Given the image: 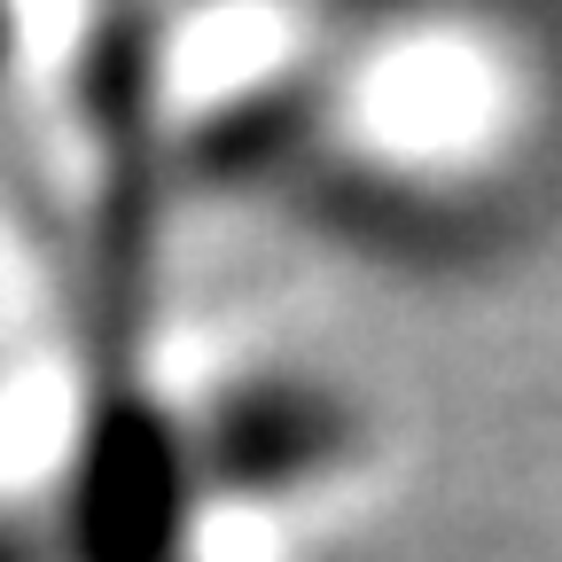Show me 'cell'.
<instances>
[{
	"label": "cell",
	"instance_id": "6da1fadb",
	"mask_svg": "<svg viewBox=\"0 0 562 562\" xmlns=\"http://www.w3.org/2000/svg\"><path fill=\"white\" fill-rule=\"evenodd\" d=\"M188 438L211 508H273L360 461V414L305 368H235L188 391Z\"/></svg>",
	"mask_w": 562,
	"mask_h": 562
}]
</instances>
